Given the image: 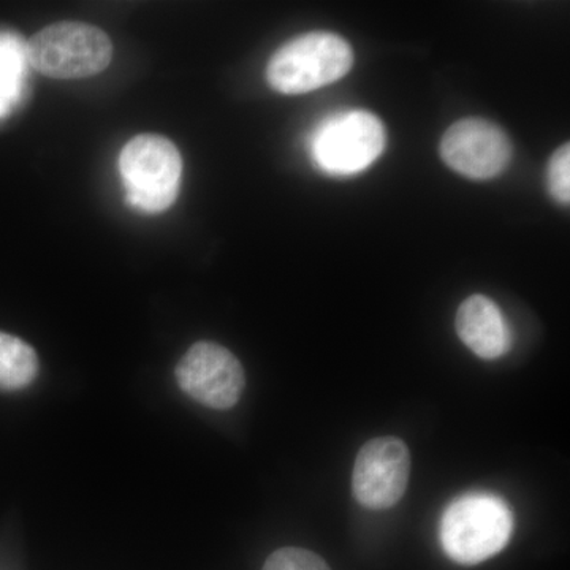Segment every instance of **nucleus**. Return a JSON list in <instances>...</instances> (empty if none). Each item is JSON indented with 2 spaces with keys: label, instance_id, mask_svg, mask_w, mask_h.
Returning <instances> with one entry per match:
<instances>
[{
  "label": "nucleus",
  "instance_id": "1",
  "mask_svg": "<svg viewBox=\"0 0 570 570\" xmlns=\"http://www.w3.org/2000/svg\"><path fill=\"white\" fill-rule=\"evenodd\" d=\"M512 532V512L501 498L469 493L445 509L439 535L450 560L471 566L504 550Z\"/></svg>",
  "mask_w": 570,
  "mask_h": 570
},
{
  "label": "nucleus",
  "instance_id": "2",
  "mask_svg": "<svg viewBox=\"0 0 570 570\" xmlns=\"http://www.w3.org/2000/svg\"><path fill=\"white\" fill-rule=\"evenodd\" d=\"M354 51L343 37L332 32H307L287 41L273 55L266 78L275 91L299 96L346 77Z\"/></svg>",
  "mask_w": 570,
  "mask_h": 570
},
{
  "label": "nucleus",
  "instance_id": "3",
  "mask_svg": "<svg viewBox=\"0 0 570 570\" xmlns=\"http://www.w3.org/2000/svg\"><path fill=\"white\" fill-rule=\"evenodd\" d=\"M119 174L127 190V204L141 213H163L178 198L181 154L163 135H138L119 154Z\"/></svg>",
  "mask_w": 570,
  "mask_h": 570
},
{
  "label": "nucleus",
  "instance_id": "4",
  "mask_svg": "<svg viewBox=\"0 0 570 570\" xmlns=\"http://www.w3.org/2000/svg\"><path fill=\"white\" fill-rule=\"evenodd\" d=\"M32 69L56 78L77 80L94 77L110 66V37L86 22L62 21L37 32L26 47Z\"/></svg>",
  "mask_w": 570,
  "mask_h": 570
},
{
  "label": "nucleus",
  "instance_id": "5",
  "mask_svg": "<svg viewBox=\"0 0 570 570\" xmlns=\"http://www.w3.org/2000/svg\"><path fill=\"white\" fill-rule=\"evenodd\" d=\"M385 127L373 112L348 110L328 116L309 138L314 164L325 174L351 176L365 171L385 149Z\"/></svg>",
  "mask_w": 570,
  "mask_h": 570
},
{
  "label": "nucleus",
  "instance_id": "6",
  "mask_svg": "<svg viewBox=\"0 0 570 570\" xmlns=\"http://www.w3.org/2000/svg\"><path fill=\"white\" fill-rule=\"evenodd\" d=\"M176 382L187 396L206 407H234L245 392L242 363L228 348L212 341L194 344L179 360Z\"/></svg>",
  "mask_w": 570,
  "mask_h": 570
},
{
  "label": "nucleus",
  "instance_id": "7",
  "mask_svg": "<svg viewBox=\"0 0 570 570\" xmlns=\"http://www.w3.org/2000/svg\"><path fill=\"white\" fill-rule=\"evenodd\" d=\"M411 453L397 438L371 439L356 455L352 490L363 508H393L406 493Z\"/></svg>",
  "mask_w": 570,
  "mask_h": 570
},
{
  "label": "nucleus",
  "instance_id": "8",
  "mask_svg": "<svg viewBox=\"0 0 570 570\" xmlns=\"http://www.w3.org/2000/svg\"><path fill=\"white\" fill-rule=\"evenodd\" d=\"M512 142L497 124L466 118L453 124L441 141V157L456 174L491 179L504 174L512 160Z\"/></svg>",
  "mask_w": 570,
  "mask_h": 570
},
{
  "label": "nucleus",
  "instance_id": "9",
  "mask_svg": "<svg viewBox=\"0 0 570 570\" xmlns=\"http://www.w3.org/2000/svg\"><path fill=\"white\" fill-rule=\"evenodd\" d=\"M455 325L460 340L480 358H499L512 347L508 321L489 296L472 295L464 299Z\"/></svg>",
  "mask_w": 570,
  "mask_h": 570
},
{
  "label": "nucleus",
  "instance_id": "10",
  "mask_svg": "<svg viewBox=\"0 0 570 570\" xmlns=\"http://www.w3.org/2000/svg\"><path fill=\"white\" fill-rule=\"evenodd\" d=\"M39 356L18 336L0 332V390L17 392L31 385L39 374Z\"/></svg>",
  "mask_w": 570,
  "mask_h": 570
},
{
  "label": "nucleus",
  "instance_id": "11",
  "mask_svg": "<svg viewBox=\"0 0 570 570\" xmlns=\"http://www.w3.org/2000/svg\"><path fill=\"white\" fill-rule=\"evenodd\" d=\"M547 187L554 200L562 205H569L570 202V146L569 142L562 145L557 153L551 156L549 167H547Z\"/></svg>",
  "mask_w": 570,
  "mask_h": 570
},
{
  "label": "nucleus",
  "instance_id": "12",
  "mask_svg": "<svg viewBox=\"0 0 570 570\" xmlns=\"http://www.w3.org/2000/svg\"><path fill=\"white\" fill-rule=\"evenodd\" d=\"M264 570H332L314 551L287 547L266 560Z\"/></svg>",
  "mask_w": 570,
  "mask_h": 570
}]
</instances>
